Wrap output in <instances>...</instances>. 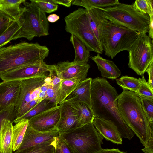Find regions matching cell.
<instances>
[{"label": "cell", "mask_w": 153, "mask_h": 153, "mask_svg": "<svg viewBox=\"0 0 153 153\" xmlns=\"http://www.w3.org/2000/svg\"><path fill=\"white\" fill-rule=\"evenodd\" d=\"M117 84L122 89H125L136 93L138 91L141 85L140 80L127 75L123 76L116 79Z\"/></svg>", "instance_id": "obj_28"}, {"label": "cell", "mask_w": 153, "mask_h": 153, "mask_svg": "<svg viewBox=\"0 0 153 153\" xmlns=\"http://www.w3.org/2000/svg\"><path fill=\"white\" fill-rule=\"evenodd\" d=\"M80 82L75 78L63 80L58 88L55 104L59 105L75 89Z\"/></svg>", "instance_id": "obj_23"}, {"label": "cell", "mask_w": 153, "mask_h": 153, "mask_svg": "<svg viewBox=\"0 0 153 153\" xmlns=\"http://www.w3.org/2000/svg\"><path fill=\"white\" fill-rule=\"evenodd\" d=\"M60 135L75 153H96L102 149L104 138L93 123Z\"/></svg>", "instance_id": "obj_8"}, {"label": "cell", "mask_w": 153, "mask_h": 153, "mask_svg": "<svg viewBox=\"0 0 153 153\" xmlns=\"http://www.w3.org/2000/svg\"><path fill=\"white\" fill-rule=\"evenodd\" d=\"M68 103L77 111L79 123L81 126L93 123L95 116L92 109L88 106L82 102Z\"/></svg>", "instance_id": "obj_25"}, {"label": "cell", "mask_w": 153, "mask_h": 153, "mask_svg": "<svg viewBox=\"0 0 153 153\" xmlns=\"http://www.w3.org/2000/svg\"><path fill=\"white\" fill-rule=\"evenodd\" d=\"M150 124H153V98L140 96Z\"/></svg>", "instance_id": "obj_34"}, {"label": "cell", "mask_w": 153, "mask_h": 153, "mask_svg": "<svg viewBox=\"0 0 153 153\" xmlns=\"http://www.w3.org/2000/svg\"><path fill=\"white\" fill-rule=\"evenodd\" d=\"M90 68L88 63H76L68 61L55 64V72L63 80L75 78L80 82L85 80Z\"/></svg>", "instance_id": "obj_13"}, {"label": "cell", "mask_w": 153, "mask_h": 153, "mask_svg": "<svg viewBox=\"0 0 153 153\" xmlns=\"http://www.w3.org/2000/svg\"><path fill=\"white\" fill-rule=\"evenodd\" d=\"M148 33V36L152 40L153 38V16L150 17Z\"/></svg>", "instance_id": "obj_42"}, {"label": "cell", "mask_w": 153, "mask_h": 153, "mask_svg": "<svg viewBox=\"0 0 153 153\" xmlns=\"http://www.w3.org/2000/svg\"><path fill=\"white\" fill-rule=\"evenodd\" d=\"M70 41L75 51V56L74 62L76 63H88L90 57V51L78 38L71 35Z\"/></svg>", "instance_id": "obj_21"}, {"label": "cell", "mask_w": 153, "mask_h": 153, "mask_svg": "<svg viewBox=\"0 0 153 153\" xmlns=\"http://www.w3.org/2000/svg\"><path fill=\"white\" fill-rule=\"evenodd\" d=\"M59 135L57 130L51 132H42L34 129L28 124L22 141L17 150H22L52 140Z\"/></svg>", "instance_id": "obj_16"}, {"label": "cell", "mask_w": 153, "mask_h": 153, "mask_svg": "<svg viewBox=\"0 0 153 153\" xmlns=\"http://www.w3.org/2000/svg\"><path fill=\"white\" fill-rule=\"evenodd\" d=\"M60 85H53L50 84L46 91L45 99L49 100L55 104L57 92Z\"/></svg>", "instance_id": "obj_37"}, {"label": "cell", "mask_w": 153, "mask_h": 153, "mask_svg": "<svg viewBox=\"0 0 153 153\" xmlns=\"http://www.w3.org/2000/svg\"><path fill=\"white\" fill-rule=\"evenodd\" d=\"M49 75L35 76L21 80L20 93L15 107L16 117L13 122L15 124L41 102L39 99L41 87Z\"/></svg>", "instance_id": "obj_9"}, {"label": "cell", "mask_w": 153, "mask_h": 153, "mask_svg": "<svg viewBox=\"0 0 153 153\" xmlns=\"http://www.w3.org/2000/svg\"><path fill=\"white\" fill-rule=\"evenodd\" d=\"M56 105L55 103L51 102L49 100L44 99L36 104L28 112L20 118L17 123L22 119H26L29 120L36 115Z\"/></svg>", "instance_id": "obj_29"}, {"label": "cell", "mask_w": 153, "mask_h": 153, "mask_svg": "<svg viewBox=\"0 0 153 153\" xmlns=\"http://www.w3.org/2000/svg\"><path fill=\"white\" fill-rule=\"evenodd\" d=\"M21 80L3 81L0 83V111L15 106L19 95Z\"/></svg>", "instance_id": "obj_15"}, {"label": "cell", "mask_w": 153, "mask_h": 153, "mask_svg": "<svg viewBox=\"0 0 153 153\" xmlns=\"http://www.w3.org/2000/svg\"><path fill=\"white\" fill-rule=\"evenodd\" d=\"M91 59L96 63L103 78L114 79L121 75V71L113 61L103 58L98 53L91 57Z\"/></svg>", "instance_id": "obj_19"}, {"label": "cell", "mask_w": 153, "mask_h": 153, "mask_svg": "<svg viewBox=\"0 0 153 153\" xmlns=\"http://www.w3.org/2000/svg\"><path fill=\"white\" fill-rule=\"evenodd\" d=\"M13 20L5 13L0 11V35L4 32Z\"/></svg>", "instance_id": "obj_36"}, {"label": "cell", "mask_w": 153, "mask_h": 153, "mask_svg": "<svg viewBox=\"0 0 153 153\" xmlns=\"http://www.w3.org/2000/svg\"><path fill=\"white\" fill-rule=\"evenodd\" d=\"M60 117V105H56L33 116L28 120V124L39 131L51 132L57 130Z\"/></svg>", "instance_id": "obj_12"}, {"label": "cell", "mask_w": 153, "mask_h": 153, "mask_svg": "<svg viewBox=\"0 0 153 153\" xmlns=\"http://www.w3.org/2000/svg\"><path fill=\"white\" fill-rule=\"evenodd\" d=\"M73 0H52L53 1L57 4H59L67 7H70L72 4Z\"/></svg>", "instance_id": "obj_41"}, {"label": "cell", "mask_w": 153, "mask_h": 153, "mask_svg": "<svg viewBox=\"0 0 153 153\" xmlns=\"http://www.w3.org/2000/svg\"><path fill=\"white\" fill-rule=\"evenodd\" d=\"M93 123L97 131L106 140L117 144H122V138L111 122L95 117Z\"/></svg>", "instance_id": "obj_18"}, {"label": "cell", "mask_w": 153, "mask_h": 153, "mask_svg": "<svg viewBox=\"0 0 153 153\" xmlns=\"http://www.w3.org/2000/svg\"><path fill=\"white\" fill-rule=\"evenodd\" d=\"M96 153H127L126 152L120 151L118 149L113 148L111 149H102Z\"/></svg>", "instance_id": "obj_40"}, {"label": "cell", "mask_w": 153, "mask_h": 153, "mask_svg": "<svg viewBox=\"0 0 153 153\" xmlns=\"http://www.w3.org/2000/svg\"><path fill=\"white\" fill-rule=\"evenodd\" d=\"M128 67L138 75L144 74L153 61V41L147 33H139L128 51Z\"/></svg>", "instance_id": "obj_10"}, {"label": "cell", "mask_w": 153, "mask_h": 153, "mask_svg": "<svg viewBox=\"0 0 153 153\" xmlns=\"http://www.w3.org/2000/svg\"><path fill=\"white\" fill-rule=\"evenodd\" d=\"M28 120L22 119L13 126L12 129V148L14 151L18 149L22 141L28 125Z\"/></svg>", "instance_id": "obj_26"}, {"label": "cell", "mask_w": 153, "mask_h": 153, "mask_svg": "<svg viewBox=\"0 0 153 153\" xmlns=\"http://www.w3.org/2000/svg\"><path fill=\"white\" fill-rule=\"evenodd\" d=\"M92 80L91 78H89L79 82L75 89L61 104L64 103L82 102L92 109L91 95Z\"/></svg>", "instance_id": "obj_17"}, {"label": "cell", "mask_w": 153, "mask_h": 153, "mask_svg": "<svg viewBox=\"0 0 153 153\" xmlns=\"http://www.w3.org/2000/svg\"><path fill=\"white\" fill-rule=\"evenodd\" d=\"M92 109L95 117L110 121L116 126L122 138L131 140L134 134L121 117L116 89L104 78L92 79L91 85Z\"/></svg>", "instance_id": "obj_1"}, {"label": "cell", "mask_w": 153, "mask_h": 153, "mask_svg": "<svg viewBox=\"0 0 153 153\" xmlns=\"http://www.w3.org/2000/svg\"><path fill=\"white\" fill-rule=\"evenodd\" d=\"M141 76V78H139L141 82V85L138 91L136 93L140 96L153 98V90L151 88L145 80L144 74Z\"/></svg>", "instance_id": "obj_33"}, {"label": "cell", "mask_w": 153, "mask_h": 153, "mask_svg": "<svg viewBox=\"0 0 153 153\" xmlns=\"http://www.w3.org/2000/svg\"><path fill=\"white\" fill-rule=\"evenodd\" d=\"M25 0H0V11L4 12L14 20H18L22 9L21 4Z\"/></svg>", "instance_id": "obj_22"}, {"label": "cell", "mask_w": 153, "mask_h": 153, "mask_svg": "<svg viewBox=\"0 0 153 153\" xmlns=\"http://www.w3.org/2000/svg\"><path fill=\"white\" fill-rule=\"evenodd\" d=\"M95 10L100 41L105 55L113 59L120 52L128 51L139 33L108 20L102 15L100 9Z\"/></svg>", "instance_id": "obj_3"}, {"label": "cell", "mask_w": 153, "mask_h": 153, "mask_svg": "<svg viewBox=\"0 0 153 153\" xmlns=\"http://www.w3.org/2000/svg\"><path fill=\"white\" fill-rule=\"evenodd\" d=\"M49 53L46 46L22 42L0 48V74L24 66L44 61Z\"/></svg>", "instance_id": "obj_4"}, {"label": "cell", "mask_w": 153, "mask_h": 153, "mask_svg": "<svg viewBox=\"0 0 153 153\" xmlns=\"http://www.w3.org/2000/svg\"><path fill=\"white\" fill-rule=\"evenodd\" d=\"M23 4L18 20L20 28L12 40L25 38L30 41L35 37L48 35L49 25L46 13L31 1H26Z\"/></svg>", "instance_id": "obj_5"}, {"label": "cell", "mask_w": 153, "mask_h": 153, "mask_svg": "<svg viewBox=\"0 0 153 153\" xmlns=\"http://www.w3.org/2000/svg\"><path fill=\"white\" fill-rule=\"evenodd\" d=\"M60 117L57 126L59 135L70 131L81 126L77 111L68 103L60 105Z\"/></svg>", "instance_id": "obj_14"}, {"label": "cell", "mask_w": 153, "mask_h": 153, "mask_svg": "<svg viewBox=\"0 0 153 153\" xmlns=\"http://www.w3.org/2000/svg\"><path fill=\"white\" fill-rule=\"evenodd\" d=\"M13 122L5 118L0 122V153H12Z\"/></svg>", "instance_id": "obj_20"}, {"label": "cell", "mask_w": 153, "mask_h": 153, "mask_svg": "<svg viewBox=\"0 0 153 153\" xmlns=\"http://www.w3.org/2000/svg\"><path fill=\"white\" fill-rule=\"evenodd\" d=\"M144 148L142 149L145 153H153V131L152 132L151 137L145 145Z\"/></svg>", "instance_id": "obj_39"}, {"label": "cell", "mask_w": 153, "mask_h": 153, "mask_svg": "<svg viewBox=\"0 0 153 153\" xmlns=\"http://www.w3.org/2000/svg\"><path fill=\"white\" fill-rule=\"evenodd\" d=\"M56 137L22 150H16L14 153H54Z\"/></svg>", "instance_id": "obj_27"}, {"label": "cell", "mask_w": 153, "mask_h": 153, "mask_svg": "<svg viewBox=\"0 0 153 153\" xmlns=\"http://www.w3.org/2000/svg\"><path fill=\"white\" fill-rule=\"evenodd\" d=\"M149 75V79L147 82L151 88L153 90V61L150 63L146 71Z\"/></svg>", "instance_id": "obj_38"}, {"label": "cell", "mask_w": 153, "mask_h": 153, "mask_svg": "<svg viewBox=\"0 0 153 153\" xmlns=\"http://www.w3.org/2000/svg\"><path fill=\"white\" fill-rule=\"evenodd\" d=\"M60 19L59 16L55 14H51L47 17L48 21L51 23H54L58 21Z\"/></svg>", "instance_id": "obj_43"}, {"label": "cell", "mask_w": 153, "mask_h": 153, "mask_svg": "<svg viewBox=\"0 0 153 153\" xmlns=\"http://www.w3.org/2000/svg\"><path fill=\"white\" fill-rule=\"evenodd\" d=\"M30 1L45 13L53 12L56 11L58 8L57 4L54 2L52 0H31Z\"/></svg>", "instance_id": "obj_32"}, {"label": "cell", "mask_w": 153, "mask_h": 153, "mask_svg": "<svg viewBox=\"0 0 153 153\" xmlns=\"http://www.w3.org/2000/svg\"><path fill=\"white\" fill-rule=\"evenodd\" d=\"M66 31L80 40L90 51L102 54L103 49L90 27L87 10L79 8L64 18Z\"/></svg>", "instance_id": "obj_7"}, {"label": "cell", "mask_w": 153, "mask_h": 153, "mask_svg": "<svg viewBox=\"0 0 153 153\" xmlns=\"http://www.w3.org/2000/svg\"><path fill=\"white\" fill-rule=\"evenodd\" d=\"M132 4L140 12L148 14L150 17L153 16V0H136Z\"/></svg>", "instance_id": "obj_31"}, {"label": "cell", "mask_w": 153, "mask_h": 153, "mask_svg": "<svg viewBox=\"0 0 153 153\" xmlns=\"http://www.w3.org/2000/svg\"><path fill=\"white\" fill-rule=\"evenodd\" d=\"M54 153H75L59 135L56 138Z\"/></svg>", "instance_id": "obj_35"}, {"label": "cell", "mask_w": 153, "mask_h": 153, "mask_svg": "<svg viewBox=\"0 0 153 153\" xmlns=\"http://www.w3.org/2000/svg\"><path fill=\"white\" fill-rule=\"evenodd\" d=\"M20 28L18 20H13L4 32L0 35V48L12 40L14 36Z\"/></svg>", "instance_id": "obj_30"}, {"label": "cell", "mask_w": 153, "mask_h": 153, "mask_svg": "<svg viewBox=\"0 0 153 153\" xmlns=\"http://www.w3.org/2000/svg\"><path fill=\"white\" fill-rule=\"evenodd\" d=\"M119 3L118 0H73V5L82 7L87 10L91 8H105L115 6Z\"/></svg>", "instance_id": "obj_24"}, {"label": "cell", "mask_w": 153, "mask_h": 153, "mask_svg": "<svg viewBox=\"0 0 153 153\" xmlns=\"http://www.w3.org/2000/svg\"><path fill=\"white\" fill-rule=\"evenodd\" d=\"M100 9L103 16L113 23L139 33L148 32L149 16L136 10L132 4L119 2L115 6Z\"/></svg>", "instance_id": "obj_6"}, {"label": "cell", "mask_w": 153, "mask_h": 153, "mask_svg": "<svg viewBox=\"0 0 153 153\" xmlns=\"http://www.w3.org/2000/svg\"><path fill=\"white\" fill-rule=\"evenodd\" d=\"M55 64L48 65L44 61L24 66L0 74V78L4 81L20 80L39 76L49 75L55 72Z\"/></svg>", "instance_id": "obj_11"}, {"label": "cell", "mask_w": 153, "mask_h": 153, "mask_svg": "<svg viewBox=\"0 0 153 153\" xmlns=\"http://www.w3.org/2000/svg\"><path fill=\"white\" fill-rule=\"evenodd\" d=\"M117 101L123 120L145 146L153 131V124L150 123L140 97L134 92L123 89Z\"/></svg>", "instance_id": "obj_2"}]
</instances>
